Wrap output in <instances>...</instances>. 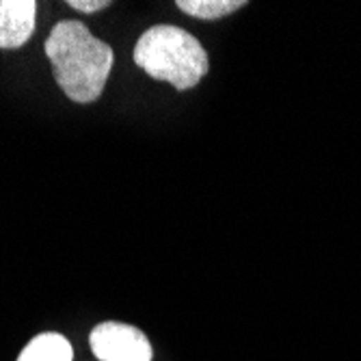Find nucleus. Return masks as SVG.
I'll list each match as a JSON object with an SVG mask.
<instances>
[{"label": "nucleus", "mask_w": 361, "mask_h": 361, "mask_svg": "<svg viewBox=\"0 0 361 361\" xmlns=\"http://www.w3.org/2000/svg\"><path fill=\"white\" fill-rule=\"evenodd\" d=\"M56 85L78 104L95 102L113 68V48L76 20L59 22L44 44Z\"/></svg>", "instance_id": "1"}, {"label": "nucleus", "mask_w": 361, "mask_h": 361, "mask_svg": "<svg viewBox=\"0 0 361 361\" xmlns=\"http://www.w3.org/2000/svg\"><path fill=\"white\" fill-rule=\"evenodd\" d=\"M135 63L154 80H165L178 91L200 85L210 68L202 42L171 24H158L143 32L135 46Z\"/></svg>", "instance_id": "2"}, {"label": "nucleus", "mask_w": 361, "mask_h": 361, "mask_svg": "<svg viewBox=\"0 0 361 361\" xmlns=\"http://www.w3.org/2000/svg\"><path fill=\"white\" fill-rule=\"evenodd\" d=\"M89 346L97 361H152L154 346L135 324L106 320L93 326Z\"/></svg>", "instance_id": "3"}, {"label": "nucleus", "mask_w": 361, "mask_h": 361, "mask_svg": "<svg viewBox=\"0 0 361 361\" xmlns=\"http://www.w3.org/2000/svg\"><path fill=\"white\" fill-rule=\"evenodd\" d=\"M35 0H0V48H22L35 30Z\"/></svg>", "instance_id": "4"}, {"label": "nucleus", "mask_w": 361, "mask_h": 361, "mask_svg": "<svg viewBox=\"0 0 361 361\" xmlns=\"http://www.w3.org/2000/svg\"><path fill=\"white\" fill-rule=\"evenodd\" d=\"M16 361H74V346L63 334L44 331L20 350Z\"/></svg>", "instance_id": "5"}, {"label": "nucleus", "mask_w": 361, "mask_h": 361, "mask_svg": "<svg viewBox=\"0 0 361 361\" xmlns=\"http://www.w3.org/2000/svg\"><path fill=\"white\" fill-rule=\"evenodd\" d=\"M176 7L200 20H219L247 7V3L245 0H178Z\"/></svg>", "instance_id": "6"}, {"label": "nucleus", "mask_w": 361, "mask_h": 361, "mask_svg": "<svg viewBox=\"0 0 361 361\" xmlns=\"http://www.w3.org/2000/svg\"><path fill=\"white\" fill-rule=\"evenodd\" d=\"M68 5H70V7H74L76 11L93 13V11H100V9L109 7L111 3H109V0H70Z\"/></svg>", "instance_id": "7"}]
</instances>
